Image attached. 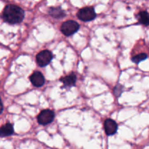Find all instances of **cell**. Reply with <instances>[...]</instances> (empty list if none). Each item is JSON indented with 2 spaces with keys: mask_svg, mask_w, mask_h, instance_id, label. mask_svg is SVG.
Returning <instances> with one entry per match:
<instances>
[{
  "mask_svg": "<svg viewBox=\"0 0 149 149\" xmlns=\"http://www.w3.org/2000/svg\"><path fill=\"white\" fill-rule=\"evenodd\" d=\"M3 18L6 22L11 24L19 23L24 18V11L17 6L8 4L3 12Z\"/></svg>",
  "mask_w": 149,
  "mask_h": 149,
  "instance_id": "1",
  "label": "cell"
},
{
  "mask_svg": "<svg viewBox=\"0 0 149 149\" xmlns=\"http://www.w3.org/2000/svg\"><path fill=\"white\" fill-rule=\"evenodd\" d=\"M54 117H55V113L49 109L43 110L38 115V122L42 125H47L53 121Z\"/></svg>",
  "mask_w": 149,
  "mask_h": 149,
  "instance_id": "4",
  "label": "cell"
},
{
  "mask_svg": "<svg viewBox=\"0 0 149 149\" xmlns=\"http://www.w3.org/2000/svg\"><path fill=\"white\" fill-rule=\"evenodd\" d=\"M117 124L116 122L110 119H108L104 122L105 132L108 135H113L117 131Z\"/></svg>",
  "mask_w": 149,
  "mask_h": 149,
  "instance_id": "6",
  "label": "cell"
},
{
  "mask_svg": "<svg viewBox=\"0 0 149 149\" xmlns=\"http://www.w3.org/2000/svg\"><path fill=\"white\" fill-rule=\"evenodd\" d=\"M61 81L63 83L65 87H72V86L75 85L76 81H77V77L74 74H71L70 75L61 78Z\"/></svg>",
  "mask_w": 149,
  "mask_h": 149,
  "instance_id": "10",
  "label": "cell"
},
{
  "mask_svg": "<svg viewBox=\"0 0 149 149\" xmlns=\"http://www.w3.org/2000/svg\"><path fill=\"white\" fill-rule=\"evenodd\" d=\"M49 14L51 17L58 19L63 18L65 15L64 10L59 8V7H51L49 10Z\"/></svg>",
  "mask_w": 149,
  "mask_h": 149,
  "instance_id": "9",
  "label": "cell"
},
{
  "mask_svg": "<svg viewBox=\"0 0 149 149\" xmlns=\"http://www.w3.org/2000/svg\"><path fill=\"white\" fill-rule=\"evenodd\" d=\"M79 29V25L74 20H67L61 26V31L65 36H71Z\"/></svg>",
  "mask_w": 149,
  "mask_h": 149,
  "instance_id": "2",
  "label": "cell"
},
{
  "mask_svg": "<svg viewBox=\"0 0 149 149\" xmlns=\"http://www.w3.org/2000/svg\"><path fill=\"white\" fill-rule=\"evenodd\" d=\"M30 80L34 87H40L45 84V77L42 73L39 71L33 73L30 77Z\"/></svg>",
  "mask_w": 149,
  "mask_h": 149,
  "instance_id": "7",
  "label": "cell"
},
{
  "mask_svg": "<svg viewBox=\"0 0 149 149\" xmlns=\"http://www.w3.org/2000/svg\"><path fill=\"white\" fill-rule=\"evenodd\" d=\"M52 59V54L49 50H43L36 55V62L41 67H45L50 63Z\"/></svg>",
  "mask_w": 149,
  "mask_h": 149,
  "instance_id": "5",
  "label": "cell"
},
{
  "mask_svg": "<svg viewBox=\"0 0 149 149\" xmlns=\"http://www.w3.org/2000/svg\"><path fill=\"white\" fill-rule=\"evenodd\" d=\"M13 132H14V129L13 125L11 124H6L0 128V138L10 136L13 135Z\"/></svg>",
  "mask_w": 149,
  "mask_h": 149,
  "instance_id": "8",
  "label": "cell"
},
{
  "mask_svg": "<svg viewBox=\"0 0 149 149\" xmlns=\"http://www.w3.org/2000/svg\"><path fill=\"white\" fill-rule=\"evenodd\" d=\"M147 58H148V55H147V54L141 53V54H138V55H135V57H133L132 60L134 63H141V61H145L146 59H147Z\"/></svg>",
  "mask_w": 149,
  "mask_h": 149,
  "instance_id": "12",
  "label": "cell"
},
{
  "mask_svg": "<svg viewBox=\"0 0 149 149\" xmlns=\"http://www.w3.org/2000/svg\"><path fill=\"white\" fill-rule=\"evenodd\" d=\"M77 16L82 21L88 22L94 20L96 17V14L94 9L92 7H84L79 10Z\"/></svg>",
  "mask_w": 149,
  "mask_h": 149,
  "instance_id": "3",
  "label": "cell"
},
{
  "mask_svg": "<svg viewBox=\"0 0 149 149\" xmlns=\"http://www.w3.org/2000/svg\"><path fill=\"white\" fill-rule=\"evenodd\" d=\"M3 111V105H2V102H1V98H0V114L2 113Z\"/></svg>",
  "mask_w": 149,
  "mask_h": 149,
  "instance_id": "13",
  "label": "cell"
},
{
  "mask_svg": "<svg viewBox=\"0 0 149 149\" xmlns=\"http://www.w3.org/2000/svg\"><path fill=\"white\" fill-rule=\"evenodd\" d=\"M138 21L140 23L146 26H149V13L146 11L140 12L138 15Z\"/></svg>",
  "mask_w": 149,
  "mask_h": 149,
  "instance_id": "11",
  "label": "cell"
}]
</instances>
